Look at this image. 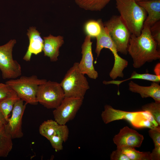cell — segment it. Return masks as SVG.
I'll return each mask as SVG.
<instances>
[{"instance_id":"cell-1","label":"cell","mask_w":160,"mask_h":160,"mask_svg":"<svg viewBox=\"0 0 160 160\" xmlns=\"http://www.w3.org/2000/svg\"><path fill=\"white\" fill-rule=\"evenodd\" d=\"M157 43L152 37L150 27L143 25L140 34L136 36L131 34L127 49L133 61V65L139 68L146 63L160 58V51Z\"/></svg>"},{"instance_id":"cell-2","label":"cell","mask_w":160,"mask_h":160,"mask_svg":"<svg viewBox=\"0 0 160 160\" xmlns=\"http://www.w3.org/2000/svg\"><path fill=\"white\" fill-rule=\"evenodd\" d=\"M121 18L131 34H141L147 17L145 9L134 0H115Z\"/></svg>"},{"instance_id":"cell-3","label":"cell","mask_w":160,"mask_h":160,"mask_svg":"<svg viewBox=\"0 0 160 160\" xmlns=\"http://www.w3.org/2000/svg\"><path fill=\"white\" fill-rule=\"evenodd\" d=\"M47 81L45 79H40L36 76L33 75L9 79L5 83L27 104L36 105L38 103L36 95L39 87Z\"/></svg>"},{"instance_id":"cell-4","label":"cell","mask_w":160,"mask_h":160,"mask_svg":"<svg viewBox=\"0 0 160 160\" xmlns=\"http://www.w3.org/2000/svg\"><path fill=\"white\" fill-rule=\"evenodd\" d=\"M78 63H75L67 71L60 83L65 97L84 98L89 88L88 82L84 74L79 71Z\"/></svg>"},{"instance_id":"cell-5","label":"cell","mask_w":160,"mask_h":160,"mask_svg":"<svg viewBox=\"0 0 160 160\" xmlns=\"http://www.w3.org/2000/svg\"><path fill=\"white\" fill-rule=\"evenodd\" d=\"M99 20L101 26V31L100 34L96 37V44L95 52L97 57L99 56L103 48L109 49L113 55L114 59V65L109 76L113 80L118 77L123 78L124 76L123 71L127 67L128 62L119 55L116 47L104 26L102 20Z\"/></svg>"},{"instance_id":"cell-6","label":"cell","mask_w":160,"mask_h":160,"mask_svg":"<svg viewBox=\"0 0 160 160\" xmlns=\"http://www.w3.org/2000/svg\"><path fill=\"white\" fill-rule=\"evenodd\" d=\"M118 52L126 55L131 33L120 16H113L103 23Z\"/></svg>"},{"instance_id":"cell-7","label":"cell","mask_w":160,"mask_h":160,"mask_svg":"<svg viewBox=\"0 0 160 160\" xmlns=\"http://www.w3.org/2000/svg\"><path fill=\"white\" fill-rule=\"evenodd\" d=\"M16 43L15 39H12L0 46V70L4 79H16L21 75V66L13 57V48Z\"/></svg>"},{"instance_id":"cell-8","label":"cell","mask_w":160,"mask_h":160,"mask_svg":"<svg viewBox=\"0 0 160 160\" xmlns=\"http://www.w3.org/2000/svg\"><path fill=\"white\" fill-rule=\"evenodd\" d=\"M65 97L60 83L50 80L40 85L36 95L38 103L48 109H55Z\"/></svg>"},{"instance_id":"cell-9","label":"cell","mask_w":160,"mask_h":160,"mask_svg":"<svg viewBox=\"0 0 160 160\" xmlns=\"http://www.w3.org/2000/svg\"><path fill=\"white\" fill-rule=\"evenodd\" d=\"M84 99L65 97L53 111L55 120L59 124L65 125L73 120L82 105Z\"/></svg>"},{"instance_id":"cell-10","label":"cell","mask_w":160,"mask_h":160,"mask_svg":"<svg viewBox=\"0 0 160 160\" xmlns=\"http://www.w3.org/2000/svg\"><path fill=\"white\" fill-rule=\"evenodd\" d=\"M101 117L105 124L116 120L124 119L128 121L133 126L137 128H139L140 122L144 118L141 111L130 112L117 110L107 104L105 105Z\"/></svg>"},{"instance_id":"cell-11","label":"cell","mask_w":160,"mask_h":160,"mask_svg":"<svg viewBox=\"0 0 160 160\" xmlns=\"http://www.w3.org/2000/svg\"><path fill=\"white\" fill-rule=\"evenodd\" d=\"M27 104L20 99L15 103L11 117L5 124L6 129L13 139L20 138L23 135L22 130V119Z\"/></svg>"},{"instance_id":"cell-12","label":"cell","mask_w":160,"mask_h":160,"mask_svg":"<svg viewBox=\"0 0 160 160\" xmlns=\"http://www.w3.org/2000/svg\"><path fill=\"white\" fill-rule=\"evenodd\" d=\"M91 37L86 36L81 46L82 57L78 63V67L80 72L86 74L89 78L95 79L98 77V73L95 70L93 65V57L92 51V42Z\"/></svg>"},{"instance_id":"cell-13","label":"cell","mask_w":160,"mask_h":160,"mask_svg":"<svg viewBox=\"0 0 160 160\" xmlns=\"http://www.w3.org/2000/svg\"><path fill=\"white\" fill-rule=\"evenodd\" d=\"M144 138L143 136L136 130L125 126L114 136L113 141L117 148L123 147L135 148L140 147Z\"/></svg>"},{"instance_id":"cell-14","label":"cell","mask_w":160,"mask_h":160,"mask_svg":"<svg viewBox=\"0 0 160 160\" xmlns=\"http://www.w3.org/2000/svg\"><path fill=\"white\" fill-rule=\"evenodd\" d=\"M27 35L29 45L23 59L26 61H30L32 55H37L43 51L44 40L40 36V33L35 27H30L27 30Z\"/></svg>"},{"instance_id":"cell-15","label":"cell","mask_w":160,"mask_h":160,"mask_svg":"<svg viewBox=\"0 0 160 160\" xmlns=\"http://www.w3.org/2000/svg\"><path fill=\"white\" fill-rule=\"evenodd\" d=\"M44 55L49 57L51 62H56L59 55V49L64 44L63 38L60 36H54L51 34L43 37Z\"/></svg>"},{"instance_id":"cell-16","label":"cell","mask_w":160,"mask_h":160,"mask_svg":"<svg viewBox=\"0 0 160 160\" xmlns=\"http://www.w3.org/2000/svg\"><path fill=\"white\" fill-rule=\"evenodd\" d=\"M128 86L130 91L139 94L142 98L151 97L155 102L160 103V85L159 83L152 82L150 86H143L131 81Z\"/></svg>"},{"instance_id":"cell-17","label":"cell","mask_w":160,"mask_h":160,"mask_svg":"<svg viewBox=\"0 0 160 160\" xmlns=\"http://www.w3.org/2000/svg\"><path fill=\"white\" fill-rule=\"evenodd\" d=\"M148 14L143 25L151 27L160 20V0H147L137 2Z\"/></svg>"},{"instance_id":"cell-18","label":"cell","mask_w":160,"mask_h":160,"mask_svg":"<svg viewBox=\"0 0 160 160\" xmlns=\"http://www.w3.org/2000/svg\"><path fill=\"white\" fill-rule=\"evenodd\" d=\"M69 134V129L66 124H59L54 134L49 140L55 151H59L63 149V143L67 140Z\"/></svg>"},{"instance_id":"cell-19","label":"cell","mask_w":160,"mask_h":160,"mask_svg":"<svg viewBox=\"0 0 160 160\" xmlns=\"http://www.w3.org/2000/svg\"><path fill=\"white\" fill-rule=\"evenodd\" d=\"M12 139L6 131L5 124L0 125V158L7 157L12 151Z\"/></svg>"},{"instance_id":"cell-20","label":"cell","mask_w":160,"mask_h":160,"mask_svg":"<svg viewBox=\"0 0 160 160\" xmlns=\"http://www.w3.org/2000/svg\"><path fill=\"white\" fill-rule=\"evenodd\" d=\"M140 79L159 83L160 81V75H154L148 73L140 74L134 71L131 76L128 79L123 80H113L109 81H104L103 83L105 85L114 84L119 85L123 82L131 79Z\"/></svg>"},{"instance_id":"cell-21","label":"cell","mask_w":160,"mask_h":160,"mask_svg":"<svg viewBox=\"0 0 160 160\" xmlns=\"http://www.w3.org/2000/svg\"><path fill=\"white\" fill-rule=\"evenodd\" d=\"M111 0H75L76 3L80 8L91 11H100Z\"/></svg>"},{"instance_id":"cell-22","label":"cell","mask_w":160,"mask_h":160,"mask_svg":"<svg viewBox=\"0 0 160 160\" xmlns=\"http://www.w3.org/2000/svg\"><path fill=\"white\" fill-rule=\"evenodd\" d=\"M59 124L55 120H47L44 121L39 128L40 134L49 140L53 135Z\"/></svg>"},{"instance_id":"cell-23","label":"cell","mask_w":160,"mask_h":160,"mask_svg":"<svg viewBox=\"0 0 160 160\" xmlns=\"http://www.w3.org/2000/svg\"><path fill=\"white\" fill-rule=\"evenodd\" d=\"M119 148L130 160H151L150 152H140L135 148L123 147Z\"/></svg>"},{"instance_id":"cell-24","label":"cell","mask_w":160,"mask_h":160,"mask_svg":"<svg viewBox=\"0 0 160 160\" xmlns=\"http://www.w3.org/2000/svg\"><path fill=\"white\" fill-rule=\"evenodd\" d=\"M20 99L16 93L0 101V108L7 121L15 102Z\"/></svg>"},{"instance_id":"cell-25","label":"cell","mask_w":160,"mask_h":160,"mask_svg":"<svg viewBox=\"0 0 160 160\" xmlns=\"http://www.w3.org/2000/svg\"><path fill=\"white\" fill-rule=\"evenodd\" d=\"M84 29L87 35L91 37H96L100 34L101 31V26L99 20L89 21L85 24Z\"/></svg>"},{"instance_id":"cell-26","label":"cell","mask_w":160,"mask_h":160,"mask_svg":"<svg viewBox=\"0 0 160 160\" xmlns=\"http://www.w3.org/2000/svg\"><path fill=\"white\" fill-rule=\"evenodd\" d=\"M142 109L150 112L160 126V103L155 102L146 104L142 106Z\"/></svg>"},{"instance_id":"cell-27","label":"cell","mask_w":160,"mask_h":160,"mask_svg":"<svg viewBox=\"0 0 160 160\" xmlns=\"http://www.w3.org/2000/svg\"><path fill=\"white\" fill-rule=\"evenodd\" d=\"M16 93L7 84L0 83V101Z\"/></svg>"},{"instance_id":"cell-28","label":"cell","mask_w":160,"mask_h":160,"mask_svg":"<svg viewBox=\"0 0 160 160\" xmlns=\"http://www.w3.org/2000/svg\"><path fill=\"white\" fill-rule=\"evenodd\" d=\"M149 136L153 140L154 147L160 146V127H157L150 129L148 131Z\"/></svg>"},{"instance_id":"cell-29","label":"cell","mask_w":160,"mask_h":160,"mask_svg":"<svg viewBox=\"0 0 160 160\" xmlns=\"http://www.w3.org/2000/svg\"><path fill=\"white\" fill-rule=\"evenodd\" d=\"M151 35L154 40L157 43L159 47H160V20L150 27Z\"/></svg>"},{"instance_id":"cell-30","label":"cell","mask_w":160,"mask_h":160,"mask_svg":"<svg viewBox=\"0 0 160 160\" xmlns=\"http://www.w3.org/2000/svg\"><path fill=\"white\" fill-rule=\"evenodd\" d=\"M111 160H130V159L123 153L120 149H117L112 152L110 155Z\"/></svg>"},{"instance_id":"cell-31","label":"cell","mask_w":160,"mask_h":160,"mask_svg":"<svg viewBox=\"0 0 160 160\" xmlns=\"http://www.w3.org/2000/svg\"><path fill=\"white\" fill-rule=\"evenodd\" d=\"M141 113L144 118L150 121L156 127L159 126L156 122L151 114L149 112L145 111H141Z\"/></svg>"},{"instance_id":"cell-32","label":"cell","mask_w":160,"mask_h":160,"mask_svg":"<svg viewBox=\"0 0 160 160\" xmlns=\"http://www.w3.org/2000/svg\"><path fill=\"white\" fill-rule=\"evenodd\" d=\"M151 160H160V146L154 147L150 153Z\"/></svg>"},{"instance_id":"cell-33","label":"cell","mask_w":160,"mask_h":160,"mask_svg":"<svg viewBox=\"0 0 160 160\" xmlns=\"http://www.w3.org/2000/svg\"><path fill=\"white\" fill-rule=\"evenodd\" d=\"M7 121L0 108V125L5 124Z\"/></svg>"},{"instance_id":"cell-34","label":"cell","mask_w":160,"mask_h":160,"mask_svg":"<svg viewBox=\"0 0 160 160\" xmlns=\"http://www.w3.org/2000/svg\"><path fill=\"white\" fill-rule=\"evenodd\" d=\"M136 2H137L140 1H145V0H134Z\"/></svg>"}]
</instances>
